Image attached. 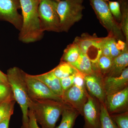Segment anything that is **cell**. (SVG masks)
I'll return each mask as SVG.
<instances>
[{
  "instance_id": "6da1fadb",
  "label": "cell",
  "mask_w": 128,
  "mask_h": 128,
  "mask_svg": "<svg viewBox=\"0 0 128 128\" xmlns=\"http://www.w3.org/2000/svg\"><path fill=\"white\" fill-rule=\"evenodd\" d=\"M22 10V25L18 38L25 43L42 39L44 32L41 29L38 12L39 0H20Z\"/></svg>"
},
{
  "instance_id": "7a4b0ae2",
  "label": "cell",
  "mask_w": 128,
  "mask_h": 128,
  "mask_svg": "<svg viewBox=\"0 0 128 128\" xmlns=\"http://www.w3.org/2000/svg\"><path fill=\"white\" fill-rule=\"evenodd\" d=\"M68 106L64 102L52 99L29 100V109L42 128H55L60 115Z\"/></svg>"
},
{
  "instance_id": "3957f363",
  "label": "cell",
  "mask_w": 128,
  "mask_h": 128,
  "mask_svg": "<svg viewBox=\"0 0 128 128\" xmlns=\"http://www.w3.org/2000/svg\"><path fill=\"white\" fill-rule=\"evenodd\" d=\"M25 72L17 67L10 68L7 70L8 81L15 100L20 105L22 113V128H28V112L30 98L24 78Z\"/></svg>"
},
{
  "instance_id": "277c9868",
  "label": "cell",
  "mask_w": 128,
  "mask_h": 128,
  "mask_svg": "<svg viewBox=\"0 0 128 128\" xmlns=\"http://www.w3.org/2000/svg\"><path fill=\"white\" fill-rule=\"evenodd\" d=\"M83 0H60L57 11L59 16L60 32H68L83 17Z\"/></svg>"
},
{
  "instance_id": "5b68a950",
  "label": "cell",
  "mask_w": 128,
  "mask_h": 128,
  "mask_svg": "<svg viewBox=\"0 0 128 128\" xmlns=\"http://www.w3.org/2000/svg\"><path fill=\"white\" fill-rule=\"evenodd\" d=\"M89 1L100 23L107 31L108 36L114 38L117 41H126L119 23L110 12L108 2L104 0H89Z\"/></svg>"
},
{
  "instance_id": "8992f818",
  "label": "cell",
  "mask_w": 128,
  "mask_h": 128,
  "mask_svg": "<svg viewBox=\"0 0 128 128\" xmlns=\"http://www.w3.org/2000/svg\"><path fill=\"white\" fill-rule=\"evenodd\" d=\"M60 0H39L38 12L42 31L60 32V20L57 11Z\"/></svg>"
},
{
  "instance_id": "52a82bcc",
  "label": "cell",
  "mask_w": 128,
  "mask_h": 128,
  "mask_svg": "<svg viewBox=\"0 0 128 128\" xmlns=\"http://www.w3.org/2000/svg\"><path fill=\"white\" fill-rule=\"evenodd\" d=\"M24 78L30 99H50L63 102L60 97L54 93L43 82L32 75L25 72Z\"/></svg>"
},
{
  "instance_id": "ba28073f",
  "label": "cell",
  "mask_w": 128,
  "mask_h": 128,
  "mask_svg": "<svg viewBox=\"0 0 128 128\" xmlns=\"http://www.w3.org/2000/svg\"><path fill=\"white\" fill-rule=\"evenodd\" d=\"M20 8V0H0V20L10 22L20 31L22 22V16L18 12Z\"/></svg>"
},
{
  "instance_id": "9c48e42d",
  "label": "cell",
  "mask_w": 128,
  "mask_h": 128,
  "mask_svg": "<svg viewBox=\"0 0 128 128\" xmlns=\"http://www.w3.org/2000/svg\"><path fill=\"white\" fill-rule=\"evenodd\" d=\"M100 102L88 93L83 109L84 128H101Z\"/></svg>"
},
{
  "instance_id": "30bf717a",
  "label": "cell",
  "mask_w": 128,
  "mask_h": 128,
  "mask_svg": "<svg viewBox=\"0 0 128 128\" xmlns=\"http://www.w3.org/2000/svg\"><path fill=\"white\" fill-rule=\"evenodd\" d=\"M88 92L73 84L71 87L64 91L62 95L63 102L83 115V109L87 102Z\"/></svg>"
},
{
  "instance_id": "8fae6325",
  "label": "cell",
  "mask_w": 128,
  "mask_h": 128,
  "mask_svg": "<svg viewBox=\"0 0 128 128\" xmlns=\"http://www.w3.org/2000/svg\"><path fill=\"white\" fill-rule=\"evenodd\" d=\"M105 106L110 114L128 111V86L120 91L106 96Z\"/></svg>"
},
{
  "instance_id": "7c38bea8",
  "label": "cell",
  "mask_w": 128,
  "mask_h": 128,
  "mask_svg": "<svg viewBox=\"0 0 128 128\" xmlns=\"http://www.w3.org/2000/svg\"><path fill=\"white\" fill-rule=\"evenodd\" d=\"M104 77L94 72L90 74L84 75L85 84L88 93L98 99L101 103H104L106 97Z\"/></svg>"
},
{
  "instance_id": "4fadbf2b",
  "label": "cell",
  "mask_w": 128,
  "mask_h": 128,
  "mask_svg": "<svg viewBox=\"0 0 128 128\" xmlns=\"http://www.w3.org/2000/svg\"><path fill=\"white\" fill-rule=\"evenodd\" d=\"M104 86L106 96L120 91L128 86V68H126L119 76L104 77Z\"/></svg>"
},
{
  "instance_id": "5bb4252c",
  "label": "cell",
  "mask_w": 128,
  "mask_h": 128,
  "mask_svg": "<svg viewBox=\"0 0 128 128\" xmlns=\"http://www.w3.org/2000/svg\"><path fill=\"white\" fill-rule=\"evenodd\" d=\"M104 38H98L96 34L91 35L82 34L80 36L76 37L74 42L76 43L82 53L88 55L90 51L96 50L101 52V47Z\"/></svg>"
},
{
  "instance_id": "9a60e30c",
  "label": "cell",
  "mask_w": 128,
  "mask_h": 128,
  "mask_svg": "<svg viewBox=\"0 0 128 128\" xmlns=\"http://www.w3.org/2000/svg\"><path fill=\"white\" fill-rule=\"evenodd\" d=\"M32 76L43 82L54 93L62 97L64 91L60 84V80L54 75L52 70L41 74Z\"/></svg>"
},
{
  "instance_id": "2e32d148",
  "label": "cell",
  "mask_w": 128,
  "mask_h": 128,
  "mask_svg": "<svg viewBox=\"0 0 128 128\" xmlns=\"http://www.w3.org/2000/svg\"><path fill=\"white\" fill-rule=\"evenodd\" d=\"M128 47H127L119 56L113 59L112 66L106 76H119L123 71L128 67Z\"/></svg>"
},
{
  "instance_id": "e0dca14e",
  "label": "cell",
  "mask_w": 128,
  "mask_h": 128,
  "mask_svg": "<svg viewBox=\"0 0 128 128\" xmlns=\"http://www.w3.org/2000/svg\"><path fill=\"white\" fill-rule=\"evenodd\" d=\"M112 60L111 57L101 54L98 58L92 60L91 61L93 72L105 77L111 68Z\"/></svg>"
},
{
  "instance_id": "ac0fdd59",
  "label": "cell",
  "mask_w": 128,
  "mask_h": 128,
  "mask_svg": "<svg viewBox=\"0 0 128 128\" xmlns=\"http://www.w3.org/2000/svg\"><path fill=\"white\" fill-rule=\"evenodd\" d=\"M80 114L70 106L62 113V119L60 125L54 128H73L76 120Z\"/></svg>"
},
{
  "instance_id": "d6986e66",
  "label": "cell",
  "mask_w": 128,
  "mask_h": 128,
  "mask_svg": "<svg viewBox=\"0 0 128 128\" xmlns=\"http://www.w3.org/2000/svg\"><path fill=\"white\" fill-rule=\"evenodd\" d=\"M71 65L83 74H90L93 72L90 59L87 54L82 52L77 60Z\"/></svg>"
},
{
  "instance_id": "ffe728a7",
  "label": "cell",
  "mask_w": 128,
  "mask_h": 128,
  "mask_svg": "<svg viewBox=\"0 0 128 128\" xmlns=\"http://www.w3.org/2000/svg\"><path fill=\"white\" fill-rule=\"evenodd\" d=\"M81 53L78 44L73 42L68 45L64 50L60 61L71 64L77 60Z\"/></svg>"
},
{
  "instance_id": "44dd1931",
  "label": "cell",
  "mask_w": 128,
  "mask_h": 128,
  "mask_svg": "<svg viewBox=\"0 0 128 128\" xmlns=\"http://www.w3.org/2000/svg\"><path fill=\"white\" fill-rule=\"evenodd\" d=\"M120 6L121 18L120 26L128 45V0H118Z\"/></svg>"
},
{
  "instance_id": "7402d4cb",
  "label": "cell",
  "mask_w": 128,
  "mask_h": 128,
  "mask_svg": "<svg viewBox=\"0 0 128 128\" xmlns=\"http://www.w3.org/2000/svg\"><path fill=\"white\" fill-rule=\"evenodd\" d=\"M52 70L54 75L59 79L72 75L77 70L70 64L61 61Z\"/></svg>"
},
{
  "instance_id": "603a6c76",
  "label": "cell",
  "mask_w": 128,
  "mask_h": 128,
  "mask_svg": "<svg viewBox=\"0 0 128 128\" xmlns=\"http://www.w3.org/2000/svg\"><path fill=\"white\" fill-rule=\"evenodd\" d=\"M16 102L15 99L12 98L0 104V123L13 114Z\"/></svg>"
},
{
  "instance_id": "cb8c5ba5",
  "label": "cell",
  "mask_w": 128,
  "mask_h": 128,
  "mask_svg": "<svg viewBox=\"0 0 128 128\" xmlns=\"http://www.w3.org/2000/svg\"><path fill=\"white\" fill-rule=\"evenodd\" d=\"M100 124L101 128H118L104 103L100 104Z\"/></svg>"
},
{
  "instance_id": "d4e9b609",
  "label": "cell",
  "mask_w": 128,
  "mask_h": 128,
  "mask_svg": "<svg viewBox=\"0 0 128 128\" xmlns=\"http://www.w3.org/2000/svg\"><path fill=\"white\" fill-rule=\"evenodd\" d=\"M110 115L118 128H128V111Z\"/></svg>"
},
{
  "instance_id": "484cf974",
  "label": "cell",
  "mask_w": 128,
  "mask_h": 128,
  "mask_svg": "<svg viewBox=\"0 0 128 128\" xmlns=\"http://www.w3.org/2000/svg\"><path fill=\"white\" fill-rule=\"evenodd\" d=\"M12 98H14L10 85L0 82V104Z\"/></svg>"
},
{
  "instance_id": "4316f807",
  "label": "cell",
  "mask_w": 128,
  "mask_h": 128,
  "mask_svg": "<svg viewBox=\"0 0 128 128\" xmlns=\"http://www.w3.org/2000/svg\"><path fill=\"white\" fill-rule=\"evenodd\" d=\"M108 8L111 13L116 20L121 21V12L120 6L118 1H110L108 2Z\"/></svg>"
},
{
  "instance_id": "83f0119b",
  "label": "cell",
  "mask_w": 128,
  "mask_h": 128,
  "mask_svg": "<svg viewBox=\"0 0 128 128\" xmlns=\"http://www.w3.org/2000/svg\"><path fill=\"white\" fill-rule=\"evenodd\" d=\"M74 84L84 91H87L85 84L84 75L78 70L74 73Z\"/></svg>"
},
{
  "instance_id": "f1b7e54d",
  "label": "cell",
  "mask_w": 128,
  "mask_h": 128,
  "mask_svg": "<svg viewBox=\"0 0 128 128\" xmlns=\"http://www.w3.org/2000/svg\"><path fill=\"white\" fill-rule=\"evenodd\" d=\"M74 73L67 77L60 79V84L64 92L68 89L74 84Z\"/></svg>"
},
{
  "instance_id": "f546056e",
  "label": "cell",
  "mask_w": 128,
  "mask_h": 128,
  "mask_svg": "<svg viewBox=\"0 0 128 128\" xmlns=\"http://www.w3.org/2000/svg\"><path fill=\"white\" fill-rule=\"evenodd\" d=\"M110 47L111 57L112 59L118 57L122 52L116 46L117 40L114 38L110 36Z\"/></svg>"
},
{
  "instance_id": "4dcf8cb0",
  "label": "cell",
  "mask_w": 128,
  "mask_h": 128,
  "mask_svg": "<svg viewBox=\"0 0 128 128\" xmlns=\"http://www.w3.org/2000/svg\"><path fill=\"white\" fill-rule=\"evenodd\" d=\"M110 36H108L104 38L101 47V51L102 55L111 57L110 47Z\"/></svg>"
},
{
  "instance_id": "1f68e13d",
  "label": "cell",
  "mask_w": 128,
  "mask_h": 128,
  "mask_svg": "<svg viewBox=\"0 0 128 128\" xmlns=\"http://www.w3.org/2000/svg\"><path fill=\"white\" fill-rule=\"evenodd\" d=\"M28 128H40L37 123L32 110L29 109L28 112Z\"/></svg>"
},
{
  "instance_id": "d6a6232c",
  "label": "cell",
  "mask_w": 128,
  "mask_h": 128,
  "mask_svg": "<svg viewBox=\"0 0 128 128\" xmlns=\"http://www.w3.org/2000/svg\"><path fill=\"white\" fill-rule=\"evenodd\" d=\"M11 116L8 117L0 123V128H9V122Z\"/></svg>"
},
{
  "instance_id": "836d02e7",
  "label": "cell",
  "mask_w": 128,
  "mask_h": 128,
  "mask_svg": "<svg viewBox=\"0 0 128 128\" xmlns=\"http://www.w3.org/2000/svg\"><path fill=\"white\" fill-rule=\"evenodd\" d=\"M0 82L6 83V84H9L6 74L3 73L0 70Z\"/></svg>"
},
{
  "instance_id": "e575fe53",
  "label": "cell",
  "mask_w": 128,
  "mask_h": 128,
  "mask_svg": "<svg viewBox=\"0 0 128 128\" xmlns=\"http://www.w3.org/2000/svg\"><path fill=\"white\" fill-rule=\"evenodd\" d=\"M104 0L106 2H108L109 1V0Z\"/></svg>"
}]
</instances>
